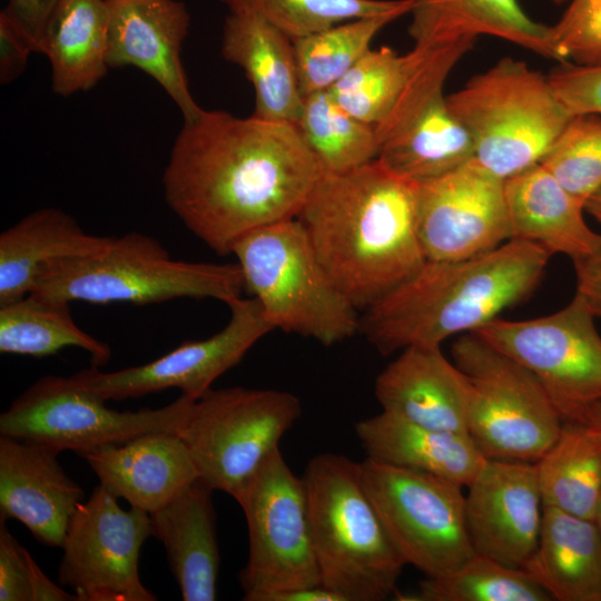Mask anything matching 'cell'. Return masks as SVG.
<instances>
[{
	"instance_id": "7402d4cb",
	"label": "cell",
	"mask_w": 601,
	"mask_h": 601,
	"mask_svg": "<svg viewBox=\"0 0 601 601\" xmlns=\"http://www.w3.org/2000/svg\"><path fill=\"white\" fill-rule=\"evenodd\" d=\"M80 456L104 489L147 513L164 506L199 477L188 449L176 432L146 433Z\"/></svg>"
},
{
	"instance_id": "816d5d0a",
	"label": "cell",
	"mask_w": 601,
	"mask_h": 601,
	"mask_svg": "<svg viewBox=\"0 0 601 601\" xmlns=\"http://www.w3.org/2000/svg\"><path fill=\"white\" fill-rule=\"evenodd\" d=\"M108 1V0H107Z\"/></svg>"
},
{
	"instance_id": "2e32d148",
	"label": "cell",
	"mask_w": 601,
	"mask_h": 601,
	"mask_svg": "<svg viewBox=\"0 0 601 601\" xmlns=\"http://www.w3.org/2000/svg\"><path fill=\"white\" fill-rule=\"evenodd\" d=\"M228 307V323L207 338L185 342L142 365L115 372H100L92 366L70 378L105 401L135 398L171 387L197 398L210 390L219 376L236 366L260 338L274 331L255 297H242Z\"/></svg>"
},
{
	"instance_id": "e0dca14e",
	"label": "cell",
	"mask_w": 601,
	"mask_h": 601,
	"mask_svg": "<svg viewBox=\"0 0 601 601\" xmlns=\"http://www.w3.org/2000/svg\"><path fill=\"white\" fill-rule=\"evenodd\" d=\"M416 224L427 260H457L510 239L504 180L474 159L417 184Z\"/></svg>"
},
{
	"instance_id": "83f0119b",
	"label": "cell",
	"mask_w": 601,
	"mask_h": 601,
	"mask_svg": "<svg viewBox=\"0 0 601 601\" xmlns=\"http://www.w3.org/2000/svg\"><path fill=\"white\" fill-rule=\"evenodd\" d=\"M522 569L556 601H601V531L594 520L543 506Z\"/></svg>"
},
{
	"instance_id": "4dcf8cb0",
	"label": "cell",
	"mask_w": 601,
	"mask_h": 601,
	"mask_svg": "<svg viewBox=\"0 0 601 601\" xmlns=\"http://www.w3.org/2000/svg\"><path fill=\"white\" fill-rule=\"evenodd\" d=\"M535 464L543 506L594 520L601 495V430L563 421L558 439Z\"/></svg>"
},
{
	"instance_id": "ba28073f",
	"label": "cell",
	"mask_w": 601,
	"mask_h": 601,
	"mask_svg": "<svg viewBox=\"0 0 601 601\" xmlns=\"http://www.w3.org/2000/svg\"><path fill=\"white\" fill-rule=\"evenodd\" d=\"M300 414L299 398L286 391L210 388L194 400L176 433L198 476L237 500Z\"/></svg>"
},
{
	"instance_id": "ac0fdd59",
	"label": "cell",
	"mask_w": 601,
	"mask_h": 601,
	"mask_svg": "<svg viewBox=\"0 0 601 601\" xmlns=\"http://www.w3.org/2000/svg\"><path fill=\"white\" fill-rule=\"evenodd\" d=\"M466 487L465 519L474 552L522 568L536 546L543 516L536 464L486 460Z\"/></svg>"
},
{
	"instance_id": "7bdbcfd3",
	"label": "cell",
	"mask_w": 601,
	"mask_h": 601,
	"mask_svg": "<svg viewBox=\"0 0 601 601\" xmlns=\"http://www.w3.org/2000/svg\"><path fill=\"white\" fill-rule=\"evenodd\" d=\"M60 0H8L4 12L31 38L41 52L47 23Z\"/></svg>"
},
{
	"instance_id": "5bb4252c",
	"label": "cell",
	"mask_w": 601,
	"mask_h": 601,
	"mask_svg": "<svg viewBox=\"0 0 601 601\" xmlns=\"http://www.w3.org/2000/svg\"><path fill=\"white\" fill-rule=\"evenodd\" d=\"M575 292L560 311L536 318H495L473 334L530 370L563 421H575L601 400V335Z\"/></svg>"
},
{
	"instance_id": "f907efd6",
	"label": "cell",
	"mask_w": 601,
	"mask_h": 601,
	"mask_svg": "<svg viewBox=\"0 0 601 601\" xmlns=\"http://www.w3.org/2000/svg\"><path fill=\"white\" fill-rule=\"evenodd\" d=\"M555 3H563L565 2L566 0H553Z\"/></svg>"
},
{
	"instance_id": "8992f818",
	"label": "cell",
	"mask_w": 601,
	"mask_h": 601,
	"mask_svg": "<svg viewBox=\"0 0 601 601\" xmlns=\"http://www.w3.org/2000/svg\"><path fill=\"white\" fill-rule=\"evenodd\" d=\"M231 254L245 289L259 302L274 329L325 346L359 331L358 308L323 266L297 217L252 230Z\"/></svg>"
},
{
	"instance_id": "4fadbf2b",
	"label": "cell",
	"mask_w": 601,
	"mask_h": 601,
	"mask_svg": "<svg viewBox=\"0 0 601 601\" xmlns=\"http://www.w3.org/2000/svg\"><path fill=\"white\" fill-rule=\"evenodd\" d=\"M194 397L181 394L151 410L117 411L69 377L48 375L35 382L0 415V435L33 442L57 453L78 455L151 432H176Z\"/></svg>"
},
{
	"instance_id": "d590c367",
	"label": "cell",
	"mask_w": 601,
	"mask_h": 601,
	"mask_svg": "<svg viewBox=\"0 0 601 601\" xmlns=\"http://www.w3.org/2000/svg\"><path fill=\"white\" fill-rule=\"evenodd\" d=\"M417 57L416 47L405 55L386 46L371 48L328 92L348 114L375 127L393 107Z\"/></svg>"
},
{
	"instance_id": "4316f807",
	"label": "cell",
	"mask_w": 601,
	"mask_h": 601,
	"mask_svg": "<svg viewBox=\"0 0 601 601\" xmlns=\"http://www.w3.org/2000/svg\"><path fill=\"white\" fill-rule=\"evenodd\" d=\"M355 433L367 457L466 487L487 460L467 433L424 427L391 413L364 418Z\"/></svg>"
},
{
	"instance_id": "836d02e7",
	"label": "cell",
	"mask_w": 601,
	"mask_h": 601,
	"mask_svg": "<svg viewBox=\"0 0 601 601\" xmlns=\"http://www.w3.org/2000/svg\"><path fill=\"white\" fill-rule=\"evenodd\" d=\"M393 16L347 20L293 40L303 97L328 90L370 49L374 37Z\"/></svg>"
},
{
	"instance_id": "5b68a950",
	"label": "cell",
	"mask_w": 601,
	"mask_h": 601,
	"mask_svg": "<svg viewBox=\"0 0 601 601\" xmlns=\"http://www.w3.org/2000/svg\"><path fill=\"white\" fill-rule=\"evenodd\" d=\"M245 290L235 264L173 259L154 237L131 231L109 238L101 249L47 265L31 293L68 303H162L213 298L227 306Z\"/></svg>"
},
{
	"instance_id": "7a4b0ae2",
	"label": "cell",
	"mask_w": 601,
	"mask_h": 601,
	"mask_svg": "<svg viewBox=\"0 0 601 601\" xmlns=\"http://www.w3.org/2000/svg\"><path fill=\"white\" fill-rule=\"evenodd\" d=\"M417 184L374 159L323 174L297 218L335 284L366 308L427 260L416 224Z\"/></svg>"
},
{
	"instance_id": "cb8c5ba5",
	"label": "cell",
	"mask_w": 601,
	"mask_h": 601,
	"mask_svg": "<svg viewBox=\"0 0 601 601\" xmlns=\"http://www.w3.org/2000/svg\"><path fill=\"white\" fill-rule=\"evenodd\" d=\"M213 489L200 477L149 513L185 601H214L220 565Z\"/></svg>"
},
{
	"instance_id": "6da1fadb",
	"label": "cell",
	"mask_w": 601,
	"mask_h": 601,
	"mask_svg": "<svg viewBox=\"0 0 601 601\" xmlns=\"http://www.w3.org/2000/svg\"><path fill=\"white\" fill-rule=\"evenodd\" d=\"M323 175L296 127L223 110L184 121L162 174L171 211L217 254L296 218Z\"/></svg>"
},
{
	"instance_id": "8d00e7d4",
	"label": "cell",
	"mask_w": 601,
	"mask_h": 601,
	"mask_svg": "<svg viewBox=\"0 0 601 601\" xmlns=\"http://www.w3.org/2000/svg\"><path fill=\"white\" fill-rule=\"evenodd\" d=\"M229 13L259 17L296 40L334 24L370 17L397 19L412 9L413 0H219Z\"/></svg>"
},
{
	"instance_id": "ffe728a7",
	"label": "cell",
	"mask_w": 601,
	"mask_h": 601,
	"mask_svg": "<svg viewBox=\"0 0 601 601\" xmlns=\"http://www.w3.org/2000/svg\"><path fill=\"white\" fill-rule=\"evenodd\" d=\"M43 445L0 435V520L16 519L41 544L61 548L81 487Z\"/></svg>"
},
{
	"instance_id": "44dd1931",
	"label": "cell",
	"mask_w": 601,
	"mask_h": 601,
	"mask_svg": "<svg viewBox=\"0 0 601 601\" xmlns=\"http://www.w3.org/2000/svg\"><path fill=\"white\" fill-rule=\"evenodd\" d=\"M375 396L382 411L411 423L467 433L471 384L441 346L401 351L376 377Z\"/></svg>"
},
{
	"instance_id": "603a6c76",
	"label": "cell",
	"mask_w": 601,
	"mask_h": 601,
	"mask_svg": "<svg viewBox=\"0 0 601 601\" xmlns=\"http://www.w3.org/2000/svg\"><path fill=\"white\" fill-rule=\"evenodd\" d=\"M510 239L535 244L573 260L601 249V234L584 220L578 201L542 164L504 180Z\"/></svg>"
},
{
	"instance_id": "f6af8a7d",
	"label": "cell",
	"mask_w": 601,
	"mask_h": 601,
	"mask_svg": "<svg viewBox=\"0 0 601 601\" xmlns=\"http://www.w3.org/2000/svg\"><path fill=\"white\" fill-rule=\"evenodd\" d=\"M27 560L32 601H78L73 593H69L53 583L42 572L29 552Z\"/></svg>"
},
{
	"instance_id": "1f68e13d",
	"label": "cell",
	"mask_w": 601,
	"mask_h": 601,
	"mask_svg": "<svg viewBox=\"0 0 601 601\" xmlns=\"http://www.w3.org/2000/svg\"><path fill=\"white\" fill-rule=\"evenodd\" d=\"M68 302L30 293L0 306V352L45 357L66 347L89 353L92 366H102L109 346L82 331L73 321Z\"/></svg>"
},
{
	"instance_id": "ee69618b",
	"label": "cell",
	"mask_w": 601,
	"mask_h": 601,
	"mask_svg": "<svg viewBox=\"0 0 601 601\" xmlns=\"http://www.w3.org/2000/svg\"><path fill=\"white\" fill-rule=\"evenodd\" d=\"M577 293L588 304L593 315L601 318V249L573 260Z\"/></svg>"
},
{
	"instance_id": "3957f363",
	"label": "cell",
	"mask_w": 601,
	"mask_h": 601,
	"mask_svg": "<svg viewBox=\"0 0 601 601\" xmlns=\"http://www.w3.org/2000/svg\"><path fill=\"white\" fill-rule=\"evenodd\" d=\"M550 257L542 247L513 238L476 256L426 260L364 309L359 331L382 355L411 346H441L530 296Z\"/></svg>"
},
{
	"instance_id": "bcb514c9",
	"label": "cell",
	"mask_w": 601,
	"mask_h": 601,
	"mask_svg": "<svg viewBox=\"0 0 601 601\" xmlns=\"http://www.w3.org/2000/svg\"><path fill=\"white\" fill-rule=\"evenodd\" d=\"M267 601H345L338 593L322 585L275 593Z\"/></svg>"
},
{
	"instance_id": "681fc988",
	"label": "cell",
	"mask_w": 601,
	"mask_h": 601,
	"mask_svg": "<svg viewBox=\"0 0 601 601\" xmlns=\"http://www.w3.org/2000/svg\"><path fill=\"white\" fill-rule=\"evenodd\" d=\"M594 521H595L597 525L599 526V529L601 531V495H600V500H599V503H598Z\"/></svg>"
},
{
	"instance_id": "52a82bcc",
	"label": "cell",
	"mask_w": 601,
	"mask_h": 601,
	"mask_svg": "<svg viewBox=\"0 0 601 601\" xmlns=\"http://www.w3.org/2000/svg\"><path fill=\"white\" fill-rule=\"evenodd\" d=\"M447 102L472 140L473 159L503 180L540 164L573 117L548 76L511 57L471 78Z\"/></svg>"
},
{
	"instance_id": "f1b7e54d",
	"label": "cell",
	"mask_w": 601,
	"mask_h": 601,
	"mask_svg": "<svg viewBox=\"0 0 601 601\" xmlns=\"http://www.w3.org/2000/svg\"><path fill=\"white\" fill-rule=\"evenodd\" d=\"M109 238L86 233L58 208L28 214L0 235V306L30 294L47 265L92 254Z\"/></svg>"
},
{
	"instance_id": "c3c4849f",
	"label": "cell",
	"mask_w": 601,
	"mask_h": 601,
	"mask_svg": "<svg viewBox=\"0 0 601 601\" xmlns=\"http://www.w3.org/2000/svg\"><path fill=\"white\" fill-rule=\"evenodd\" d=\"M584 210L590 214L601 227V188L587 199L584 203Z\"/></svg>"
},
{
	"instance_id": "d6a6232c",
	"label": "cell",
	"mask_w": 601,
	"mask_h": 601,
	"mask_svg": "<svg viewBox=\"0 0 601 601\" xmlns=\"http://www.w3.org/2000/svg\"><path fill=\"white\" fill-rule=\"evenodd\" d=\"M294 126L323 174L344 173L377 158L375 127L344 110L328 90L303 97Z\"/></svg>"
},
{
	"instance_id": "277c9868",
	"label": "cell",
	"mask_w": 601,
	"mask_h": 601,
	"mask_svg": "<svg viewBox=\"0 0 601 601\" xmlns=\"http://www.w3.org/2000/svg\"><path fill=\"white\" fill-rule=\"evenodd\" d=\"M302 477L323 585L345 601L388 599L406 563L363 486L359 462L322 453Z\"/></svg>"
},
{
	"instance_id": "7dc6e473",
	"label": "cell",
	"mask_w": 601,
	"mask_h": 601,
	"mask_svg": "<svg viewBox=\"0 0 601 601\" xmlns=\"http://www.w3.org/2000/svg\"><path fill=\"white\" fill-rule=\"evenodd\" d=\"M575 421L583 422L601 430V400L584 408Z\"/></svg>"
},
{
	"instance_id": "e575fe53",
	"label": "cell",
	"mask_w": 601,
	"mask_h": 601,
	"mask_svg": "<svg viewBox=\"0 0 601 601\" xmlns=\"http://www.w3.org/2000/svg\"><path fill=\"white\" fill-rule=\"evenodd\" d=\"M405 601H550V594L522 568L474 554L452 572L425 577Z\"/></svg>"
},
{
	"instance_id": "8fae6325",
	"label": "cell",
	"mask_w": 601,
	"mask_h": 601,
	"mask_svg": "<svg viewBox=\"0 0 601 601\" xmlns=\"http://www.w3.org/2000/svg\"><path fill=\"white\" fill-rule=\"evenodd\" d=\"M248 529V561L239 573L246 601L322 585L306 486L276 449L236 500Z\"/></svg>"
},
{
	"instance_id": "d6986e66",
	"label": "cell",
	"mask_w": 601,
	"mask_h": 601,
	"mask_svg": "<svg viewBox=\"0 0 601 601\" xmlns=\"http://www.w3.org/2000/svg\"><path fill=\"white\" fill-rule=\"evenodd\" d=\"M109 68H137L151 77L180 110L184 121L201 111L188 87L181 48L190 16L178 0H108Z\"/></svg>"
},
{
	"instance_id": "74e56055",
	"label": "cell",
	"mask_w": 601,
	"mask_h": 601,
	"mask_svg": "<svg viewBox=\"0 0 601 601\" xmlns=\"http://www.w3.org/2000/svg\"><path fill=\"white\" fill-rule=\"evenodd\" d=\"M540 164L584 207L601 188V118L573 116Z\"/></svg>"
},
{
	"instance_id": "30bf717a",
	"label": "cell",
	"mask_w": 601,
	"mask_h": 601,
	"mask_svg": "<svg viewBox=\"0 0 601 601\" xmlns=\"http://www.w3.org/2000/svg\"><path fill=\"white\" fill-rule=\"evenodd\" d=\"M474 40L417 47L418 57L396 101L375 126L377 160L416 184L446 174L474 157L472 140L452 112L445 81Z\"/></svg>"
},
{
	"instance_id": "9a60e30c",
	"label": "cell",
	"mask_w": 601,
	"mask_h": 601,
	"mask_svg": "<svg viewBox=\"0 0 601 601\" xmlns=\"http://www.w3.org/2000/svg\"><path fill=\"white\" fill-rule=\"evenodd\" d=\"M150 535L149 513L124 510L99 484L71 516L58 581L78 601H155L139 575L140 549Z\"/></svg>"
},
{
	"instance_id": "9c48e42d",
	"label": "cell",
	"mask_w": 601,
	"mask_h": 601,
	"mask_svg": "<svg viewBox=\"0 0 601 601\" xmlns=\"http://www.w3.org/2000/svg\"><path fill=\"white\" fill-rule=\"evenodd\" d=\"M451 354L471 384L467 433L484 457L538 462L563 424L539 378L473 333L460 335Z\"/></svg>"
},
{
	"instance_id": "b9f144b4",
	"label": "cell",
	"mask_w": 601,
	"mask_h": 601,
	"mask_svg": "<svg viewBox=\"0 0 601 601\" xmlns=\"http://www.w3.org/2000/svg\"><path fill=\"white\" fill-rule=\"evenodd\" d=\"M38 52L31 38L2 10L0 13V83L7 86L24 71L30 53Z\"/></svg>"
},
{
	"instance_id": "ab89813d",
	"label": "cell",
	"mask_w": 601,
	"mask_h": 601,
	"mask_svg": "<svg viewBox=\"0 0 601 601\" xmlns=\"http://www.w3.org/2000/svg\"><path fill=\"white\" fill-rule=\"evenodd\" d=\"M548 78L556 98L571 115H601V66L559 62Z\"/></svg>"
},
{
	"instance_id": "f546056e",
	"label": "cell",
	"mask_w": 601,
	"mask_h": 601,
	"mask_svg": "<svg viewBox=\"0 0 601 601\" xmlns=\"http://www.w3.org/2000/svg\"><path fill=\"white\" fill-rule=\"evenodd\" d=\"M107 0H60L42 38L53 91L63 97L95 87L109 66Z\"/></svg>"
},
{
	"instance_id": "f35d334b",
	"label": "cell",
	"mask_w": 601,
	"mask_h": 601,
	"mask_svg": "<svg viewBox=\"0 0 601 601\" xmlns=\"http://www.w3.org/2000/svg\"><path fill=\"white\" fill-rule=\"evenodd\" d=\"M550 31L559 62L601 66V0H570Z\"/></svg>"
},
{
	"instance_id": "484cf974",
	"label": "cell",
	"mask_w": 601,
	"mask_h": 601,
	"mask_svg": "<svg viewBox=\"0 0 601 601\" xmlns=\"http://www.w3.org/2000/svg\"><path fill=\"white\" fill-rule=\"evenodd\" d=\"M408 35L417 47H439L493 36L560 61L550 27L536 22L519 0H413Z\"/></svg>"
},
{
	"instance_id": "60d3db41",
	"label": "cell",
	"mask_w": 601,
	"mask_h": 601,
	"mask_svg": "<svg viewBox=\"0 0 601 601\" xmlns=\"http://www.w3.org/2000/svg\"><path fill=\"white\" fill-rule=\"evenodd\" d=\"M27 554L0 520V601H32Z\"/></svg>"
},
{
	"instance_id": "7c38bea8",
	"label": "cell",
	"mask_w": 601,
	"mask_h": 601,
	"mask_svg": "<svg viewBox=\"0 0 601 601\" xmlns=\"http://www.w3.org/2000/svg\"><path fill=\"white\" fill-rule=\"evenodd\" d=\"M359 467L363 486L406 564L434 578L475 554L463 486L370 457Z\"/></svg>"
},
{
	"instance_id": "d4e9b609",
	"label": "cell",
	"mask_w": 601,
	"mask_h": 601,
	"mask_svg": "<svg viewBox=\"0 0 601 601\" xmlns=\"http://www.w3.org/2000/svg\"><path fill=\"white\" fill-rule=\"evenodd\" d=\"M221 55L240 67L255 92L252 116L295 124L303 102L293 40L264 19L228 13Z\"/></svg>"
}]
</instances>
